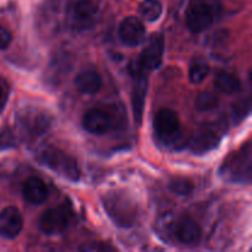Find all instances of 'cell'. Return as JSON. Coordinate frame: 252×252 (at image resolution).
<instances>
[{"instance_id":"cell-26","label":"cell","mask_w":252,"mask_h":252,"mask_svg":"<svg viewBox=\"0 0 252 252\" xmlns=\"http://www.w3.org/2000/svg\"><path fill=\"white\" fill-rule=\"evenodd\" d=\"M12 36L5 27L0 26V49H5L11 43Z\"/></svg>"},{"instance_id":"cell-8","label":"cell","mask_w":252,"mask_h":252,"mask_svg":"<svg viewBox=\"0 0 252 252\" xmlns=\"http://www.w3.org/2000/svg\"><path fill=\"white\" fill-rule=\"evenodd\" d=\"M214 15L206 0H189L186 11V24L194 33L203 32L213 24Z\"/></svg>"},{"instance_id":"cell-27","label":"cell","mask_w":252,"mask_h":252,"mask_svg":"<svg viewBox=\"0 0 252 252\" xmlns=\"http://www.w3.org/2000/svg\"><path fill=\"white\" fill-rule=\"evenodd\" d=\"M6 100H7L6 94H5L4 89H2L1 85H0V113H1L2 110H4L5 103H6Z\"/></svg>"},{"instance_id":"cell-18","label":"cell","mask_w":252,"mask_h":252,"mask_svg":"<svg viewBox=\"0 0 252 252\" xmlns=\"http://www.w3.org/2000/svg\"><path fill=\"white\" fill-rule=\"evenodd\" d=\"M216 86L224 94H235L241 89V81L230 71H219L216 76Z\"/></svg>"},{"instance_id":"cell-1","label":"cell","mask_w":252,"mask_h":252,"mask_svg":"<svg viewBox=\"0 0 252 252\" xmlns=\"http://www.w3.org/2000/svg\"><path fill=\"white\" fill-rule=\"evenodd\" d=\"M102 206L111 220L120 228H130L138 217L134 199L125 191H110L103 194Z\"/></svg>"},{"instance_id":"cell-16","label":"cell","mask_w":252,"mask_h":252,"mask_svg":"<svg viewBox=\"0 0 252 252\" xmlns=\"http://www.w3.org/2000/svg\"><path fill=\"white\" fill-rule=\"evenodd\" d=\"M22 193L24 198L31 204H42L48 198V189L46 184L38 177L31 176L24 182L22 187Z\"/></svg>"},{"instance_id":"cell-20","label":"cell","mask_w":252,"mask_h":252,"mask_svg":"<svg viewBox=\"0 0 252 252\" xmlns=\"http://www.w3.org/2000/svg\"><path fill=\"white\" fill-rule=\"evenodd\" d=\"M211 68L209 64L203 59H194L189 66V81L192 84H201L208 76Z\"/></svg>"},{"instance_id":"cell-17","label":"cell","mask_w":252,"mask_h":252,"mask_svg":"<svg viewBox=\"0 0 252 252\" xmlns=\"http://www.w3.org/2000/svg\"><path fill=\"white\" fill-rule=\"evenodd\" d=\"M74 83H75L76 89L86 95H95L102 88V79L100 74L96 73L95 70L80 71L76 75Z\"/></svg>"},{"instance_id":"cell-25","label":"cell","mask_w":252,"mask_h":252,"mask_svg":"<svg viewBox=\"0 0 252 252\" xmlns=\"http://www.w3.org/2000/svg\"><path fill=\"white\" fill-rule=\"evenodd\" d=\"M81 250H84V251H107V250L113 251L115 249H113L111 245H106V244H103V243H91V244H89V245H84L83 248H81Z\"/></svg>"},{"instance_id":"cell-19","label":"cell","mask_w":252,"mask_h":252,"mask_svg":"<svg viewBox=\"0 0 252 252\" xmlns=\"http://www.w3.org/2000/svg\"><path fill=\"white\" fill-rule=\"evenodd\" d=\"M139 14L145 21H157L162 14L161 2L159 0H143L139 6Z\"/></svg>"},{"instance_id":"cell-6","label":"cell","mask_w":252,"mask_h":252,"mask_svg":"<svg viewBox=\"0 0 252 252\" xmlns=\"http://www.w3.org/2000/svg\"><path fill=\"white\" fill-rule=\"evenodd\" d=\"M154 130L158 139L164 144H172L181 134L180 118L175 111L162 108L154 117Z\"/></svg>"},{"instance_id":"cell-12","label":"cell","mask_w":252,"mask_h":252,"mask_svg":"<svg viewBox=\"0 0 252 252\" xmlns=\"http://www.w3.org/2000/svg\"><path fill=\"white\" fill-rule=\"evenodd\" d=\"M145 30L144 25L138 17L128 16L121 22L118 34L120 38L126 46L128 47H137L145 39Z\"/></svg>"},{"instance_id":"cell-14","label":"cell","mask_w":252,"mask_h":252,"mask_svg":"<svg viewBox=\"0 0 252 252\" xmlns=\"http://www.w3.org/2000/svg\"><path fill=\"white\" fill-rule=\"evenodd\" d=\"M24 228V218L16 207H6L0 212V235L4 239H15Z\"/></svg>"},{"instance_id":"cell-4","label":"cell","mask_w":252,"mask_h":252,"mask_svg":"<svg viewBox=\"0 0 252 252\" xmlns=\"http://www.w3.org/2000/svg\"><path fill=\"white\" fill-rule=\"evenodd\" d=\"M165 41L164 36L160 33L153 34L147 47L142 51L137 59L130 64V73H147L161 65L164 56Z\"/></svg>"},{"instance_id":"cell-10","label":"cell","mask_w":252,"mask_h":252,"mask_svg":"<svg viewBox=\"0 0 252 252\" xmlns=\"http://www.w3.org/2000/svg\"><path fill=\"white\" fill-rule=\"evenodd\" d=\"M221 135L212 127H201L187 140L186 148L197 155L206 154L218 148Z\"/></svg>"},{"instance_id":"cell-11","label":"cell","mask_w":252,"mask_h":252,"mask_svg":"<svg viewBox=\"0 0 252 252\" xmlns=\"http://www.w3.org/2000/svg\"><path fill=\"white\" fill-rule=\"evenodd\" d=\"M133 76L132 86V111L133 118L138 127H140L143 121V113L145 107V97L148 91V78L145 73H135Z\"/></svg>"},{"instance_id":"cell-22","label":"cell","mask_w":252,"mask_h":252,"mask_svg":"<svg viewBox=\"0 0 252 252\" xmlns=\"http://www.w3.org/2000/svg\"><path fill=\"white\" fill-rule=\"evenodd\" d=\"M194 105H196V108L198 111L207 112V111H212L218 107L219 98L213 93L206 91V93H201L197 96Z\"/></svg>"},{"instance_id":"cell-9","label":"cell","mask_w":252,"mask_h":252,"mask_svg":"<svg viewBox=\"0 0 252 252\" xmlns=\"http://www.w3.org/2000/svg\"><path fill=\"white\" fill-rule=\"evenodd\" d=\"M97 11V5L91 0H78L68 10L69 24L76 30L88 29L95 22Z\"/></svg>"},{"instance_id":"cell-24","label":"cell","mask_w":252,"mask_h":252,"mask_svg":"<svg viewBox=\"0 0 252 252\" xmlns=\"http://www.w3.org/2000/svg\"><path fill=\"white\" fill-rule=\"evenodd\" d=\"M16 147V138L10 128H4L0 130V152L11 149Z\"/></svg>"},{"instance_id":"cell-2","label":"cell","mask_w":252,"mask_h":252,"mask_svg":"<svg viewBox=\"0 0 252 252\" xmlns=\"http://www.w3.org/2000/svg\"><path fill=\"white\" fill-rule=\"evenodd\" d=\"M219 174L229 182L250 184L252 174L251 143H245L240 149L230 153V155L221 162Z\"/></svg>"},{"instance_id":"cell-7","label":"cell","mask_w":252,"mask_h":252,"mask_svg":"<svg viewBox=\"0 0 252 252\" xmlns=\"http://www.w3.org/2000/svg\"><path fill=\"white\" fill-rule=\"evenodd\" d=\"M73 218V211L69 204L54 207L43 212L38 221V228L47 235H54L65 230Z\"/></svg>"},{"instance_id":"cell-13","label":"cell","mask_w":252,"mask_h":252,"mask_svg":"<svg viewBox=\"0 0 252 252\" xmlns=\"http://www.w3.org/2000/svg\"><path fill=\"white\" fill-rule=\"evenodd\" d=\"M171 233L184 245H196L202 238V230L198 224L186 217L172 224Z\"/></svg>"},{"instance_id":"cell-15","label":"cell","mask_w":252,"mask_h":252,"mask_svg":"<svg viewBox=\"0 0 252 252\" xmlns=\"http://www.w3.org/2000/svg\"><path fill=\"white\" fill-rule=\"evenodd\" d=\"M83 126L89 133L105 134L112 128L113 122L111 116L101 108H91L84 115Z\"/></svg>"},{"instance_id":"cell-21","label":"cell","mask_w":252,"mask_h":252,"mask_svg":"<svg viewBox=\"0 0 252 252\" xmlns=\"http://www.w3.org/2000/svg\"><path fill=\"white\" fill-rule=\"evenodd\" d=\"M250 111H251L250 98H240V100L231 103L230 116L234 125L238 126L239 123L243 122V121L250 115Z\"/></svg>"},{"instance_id":"cell-23","label":"cell","mask_w":252,"mask_h":252,"mask_svg":"<svg viewBox=\"0 0 252 252\" xmlns=\"http://www.w3.org/2000/svg\"><path fill=\"white\" fill-rule=\"evenodd\" d=\"M170 189L177 196H189L193 191V184L185 177H175L170 182Z\"/></svg>"},{"instance_id":"cell-5","label":"cell","mask_w":252,"mask_h":252,"mask_svg":"<svg viewBox=\"0 0 252 252\" xmlns=\"http://www.w3.org/2000/svg\"><path fill=\"white\" fill-rule=\"evenodd\" d=\"M16 121L22 132L30 137H39L44 134L52 125L51 116L46 111L30 106H26L17 113Z\"/></svg>"},{"instance_id":"cell-3","label":"cell","mask_w":252,"mask_h":252,"mask_svg":"<svg viewBox=\"0 0 252 252\" xmlns=\"http://www.w3.org/2000/svg\"><path fill=\"white\" fill-rule=\"evenodd\" d=\"M39 160L44 166L48 167L59 176L76 182L80 180V167L73 157L57 148H46L39 155Z\"/></svg>"}]
</instances>
